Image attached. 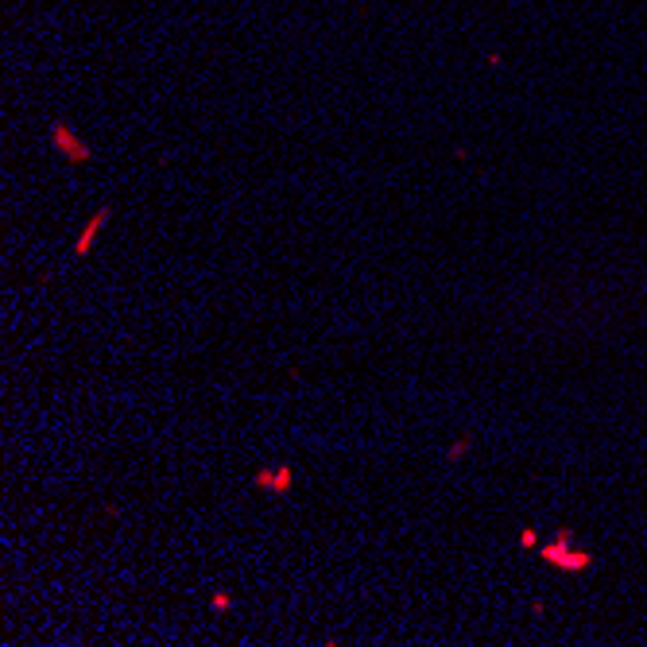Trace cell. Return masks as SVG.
<instances>
[{
  "mask_svg": "<svg viewBox=\"0 0 647 647\" xmlns=\"http://www.w3.org/2000/svg\"><path fill=\"white\" fill-rule=\"evenodd\" d=\"M539 559L547 562V566H554V570H562V574H589L593 570V550H585V547H578L574 543V531L562 523L554 535H550V543H539Z\"/></svg>",
  "mask_w": 647,
  "mask_h": 647,
  "instance_id": "cell-1",
  "label": "cell"
},
{
  "mask_svg": "<svg viewBox=\"0 0 647 647\" xmlns=\"http://www.w3.org/2000/svg\"><path fill=\"white\" fill-rule=\"evenodd\" d=\"M50 144H55V151L66 159L70 167H86L89 159H93V147L86 144V136H78L66 120H55V124H50Z\"/></svg>",
  "mask_w": 647,
  "mask_h": 647,
  "instance_id": "cell-2",
  "label": "cell"
},
{
  "mask_svg": "<svg viewBox=\"0 0 647 647\" xmlns=\"http://www.w3.org/2000/svg\"><path fill=\"white\" fill-rule=\"evenodd\" d=\"M252 489L272 492V496H287L294 489V465L279 461V465H264V469L252 473Z\"/></svg>",
  "mask_w": 647,
  "mask_h": 647,
  "instance_id": "cell-3",
  "label": "cell"
},
{
  "mask_svg": "<svg viewBox=\"0 0 647 647\" xmlns=\"http://www.w3.org/2000/svg\"><path fill=\"white\" fill-rule=\"evenodd\" d=\"M109 217H113V209H109V206H97L93 214L86 217V225L78 229V241H74V256H78V260H86V256L93 252V245H97L101 229L109 225Z\"/></svg>",
  "mask_w": 647,
  "mask_h": 647,
  "instance_id": "cell-4",
  "label": "cell"
},
{
  "mask_svg": "<svg viewBox=\"0 0 647 647\" xmlns=\"http://www.w3.org/2000/svg\"><path fill=\"white\" fill-rule=\"evenodd\" d=\"M469 450H473V438H469V434H458V438L446 446V461H461Z\"/></svg>",
  "mask_w": 647,
  "mask_h": 647,
  "instance_id": "cell-5",
  "label": "cell"
},
{
  "mask_svg": "<svg viewBox=\"0 0 647 647\" xmlns=\"http://www.w3.org/2000/svg\"><path fill=\"white\" fill-rule=\"evenodd\" d=\"M209 608H214L217 617H225L229 608H233V593H229V589H217L214 597H209Z\"/></svg>",
  "mask_w": 647,
  "mask_h": 647,
  "instance_id": "cell-6",
  "label": "cell"
},
{
  "mask_svg": "<svg viewBox=\"0 0 647 647\" xmlns=\"http://www.w3.org/2000/svg\"><path fill=\"white\" fill-rule=\"evenodd\" d=\"M520 550H539V531L535 527H520Z\"/></svg>",
  "mask_w": 647,
  "mask_h": 647,
  "instance_id": "cell-7",
  "label": "cell"
},
{
  "mask_svg": "<svg viewBox=\"0 0 647 647\" xmlns=\"http://www.w3.org/2000/svg\"><path fill=\"white\" fill-rule=\"evenodd\" d=\"M489 66H492V70L504 66V55H500V50H489Z\"/></svg>",
  "mask_w": 647,
  "mask_h": 647,
  "instance_id": "cell-8",
  "label": "cell"
},
{
  "mask_svg": "<svg viewBox=\"0 0 647 647\" xmlns=\"http://www.w3.org/2000/svg\"><path fill=\"white\" fill-rule=\"evenodd\" d=\"M543 612H547V605H543V601L535 597V601H531V617H543Z\"/></svg>",
  "mask_w": 647,
  "mask_h": 647,
  "instance_id": "cell-9",
  "label": "cell"
}]
</instances>
